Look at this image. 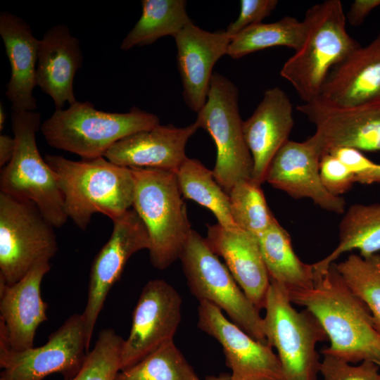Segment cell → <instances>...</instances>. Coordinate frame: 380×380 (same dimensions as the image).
<instances>
[{
  "instance_id": "cell-5",
  "label": "cell",
  "mask_w": 380,
  "mask_h": 380,
  "mask_svg": "<svg viewBox=\"0 0 380 380\" xmlns=\"http://www.w3.org/2000/svg\"><path fill=\"white\" fill-rule=\"evenodd\" d=\"M135 179L132 208L145 224L152 265L163 270L177 259L192 231L176 173L132 168Z\"/></svg>"
},
{
  "instance_id": "cell-3",
  "label": "cell",
  "mask_w": 380,
  "mask_h": 380,
  "mask_svg": "<svg viewBox=\"0 0 380 380\" xmlns=\"http://www.w3.org/2000/svg\"><path fill=\"white\" fill-rule=\"evenodd\" d=\"M305 39L282 66L280 75L293 87L304 103L318 99L331 70L360 44L347 32L339 0L318 3L305 13Z\"/></svg>"
},
{
  "instance_id": "cell-13",
  "label": "cell",
  "mask_w": 380,
  "mask_h": 380,
  "mask_svg": "<svg viewBox=\"0 0 380 380\" xmlns=\"http://www.w3.org/2000/svg\"><path fill=\"white\" fill-rule=\"evenodd\" d=\"M182 298L163 279L148 281L132 312L129 336L120 356V371L144 358L166 342L173 340L181 321Z\"/></svg>"
},
{
  "instance_id": "cell-6",
  "label": "cell",
  "mask_w": 380,
  "mask_h": 380,
  "mask_svg": "<svg viewBox=\"0 0 380 380\" xmlns=\"http://www.w3.org/2000/svg\"><path fill=\"white\" fill-rule=\"evenodd\" d=\"M11 124L16 147L11 161L1 169L0 191L33 202L55 228H60L68 218L56 177L37 148L40 114L12 111Z\"/></svg>"
},
{
  "instance_id": "cell-17",
  "label": "cell",
  "mask_w": 380,
  "mask_h": 380,
  "mask_svg": "<svg viewBox=\"0 0 380 380\" xmlns=\"http://www.w3.org/2000/svg\"><path fill=\"white\" fill-rule=\"evenodd\" d=\"M174 39L184 101L198 113L207 101L213 67L227 54L231 38L225 30L209 32L191 21Z\"/></svg>"
},
{
  "instance_id": "cell-1",
  "label": "cell",
  "mask_w": 380,
  "mask_h": 380,
  "mask_svg": "<svg viewBox=\"0 0 380 380\" xmlns=\"http://www.w3.org/2000/svg\"><path fill=\"white\" fill-rule=\"evenodd\" d=\"M292 303L311 312L324 328L327 353L350 362L370 361L380 367V334L366 305L347 286L334 262L314 273L313 286L287 291Z\"/></svg>"
},
{
  "instance_id": "cell-8",
  "label": "cell",
  "mask_w": 380,
  "mask_h": 380,
  "mask_svg": "<svg viewBox=\"0 0 380 380\" xmlns=\"http://www.w3.org/2000/svg\"><path fill=\"white\" fill-rule=\"evenodd\" d=\"M191 293L224 311L254 339L267 343L260 310L247 297L205 238L192 229L179 257Z\"/></svg>"
},
{
  "instance_id": "cell-4",
  "label": "cell",
  "mask_w": 380,
  "mask_h": 380,
  "mask_svg": "<svg viewBox=\"0 0 380 380\" xmlns=\"http://www.w3.org/2000/svg\"><path fill=\"white\" fill-rule=\"evenodd\" d=\"M159 124L156 115L135 106L127 113H109L77 101L65 110L56 109L40 129L49 146L89 160L103 157L118 141Z\"/></svg>"
},
{
  "instance_id": "cell-12",
  "label": "cell",
  "mask_w": 380,
  "mask_h": 380,
  "mask_svg": "<svg viewBox=\"0 0 380 380\" xmlns=\"http://www.w3.org/2000/svg\"><path fill=\"white\" fill-rule=\"evenodd\" d=\"M112 221L111 235L92 262L86 307L82 313L88 349L109 291L120 279L129 258L150 246L146 227L134 209Z\"/></svg>"
},
{
  "instance_id": "cell-33",
  "label": "cell",
  "mask_w": 380,
  "mask_h": 380,
  "mask_svg": "<svg viewBox=\"0 0 380 380\" xmlns=\"http://www.w3.org/2000/svg\"><path fill=\"white\" fill-rule=\"evenodd\" d=\"M125 340L112 329L100 331L94 348L72 378L68 380H115L120 371V356Z\"/></svg>"
},
{
  "instance_id": "cell-22",
  "label": "cell",
  "mask_w": 380,
  "mask_h": 380,
  "mask_svg": "<svg viewBox=\"0 0 380 380\" xmlns=\"http://www.w3.org/2000/svg\"><path fill=\"white\" fill-rule=\"evenodd\" d=\"M316 100L339 108L380 101V34L331 70Z\"/></svg>"
},
{
  "instance_id": "cell-41",
  "label": "cell",
  "mask_w": 380,
  "mask_h": 380,
  "mask_svg": "<svg viewBox=\"0 0 380 380\" xmlns=\"http://www.w3.org/2000/svg\"><path fill=\"white\" fill-rule=\"evenodd\" d=\"M205 380H231V374L227 373H221L217 376H208Z\"/></svg>"
},
{
  "instance_id": "cell-36",
  "label": "cell",
  "mask_w": 380,
  "mask_h": 380,
  "mask_svg": "<svg viewBox=\"0 0 380 380\" xmlns=\"http://www.w3.org/2000/svg\"><path fill=\"white\" fill-rule=\"evenodd\" d=\"M277 4V0H241L239 15L227 26L226 32L232 39L248 27L262 23Z\"/></svg>"
},
{
  "instance_id": "cell-16",
  "label": "cell",
  "mask_w": 380,
  "mask_h": 380,
  "mask_svg": "<svg viewBox=\"0 0 380 380\" xmlns=\"http://www.w3.org/2000/svg\"><path fill=\"white\" fill-rule=\"evenodd\" d=\"M321 158L311 137L303 142L289 140L272 158L265 182L294 198H308L325 210L341 214L346 202L323 186L319 175Z\"/></svg>"
},
{
  "instance_id": "cell-21",
  "label": "cell",
  "mask_w": 380,
  "mask_h": 380,
  "mask_svg": "<svg viewBox=\"0 0 380 380\" xmlns=\"http://www.w3.org/2000/svg\"><path fill=\"white\" fill-rule=\"evenodd\" d=\"M206 241L225 261L232 275L254 305L264 309L270 279L258 238L241 229H228L220 224L207 225Z\"/></svg>"
},
{
  "instance_id": "cell-19",
  "label": "cell",
  "mask_w": 380,
  "mask_h": 380,
  "mask_svg": "<svg viewBox=\"0 0 380 380\" xmlns=\"http://www.w3.org/2000/svg\"><path fill=\"white\" fill-rule=\"evenodd\" d=\"M198 126L172 124L138 132L113 144L105 153L109 161L129 168H154L176 172L185 160V148Z\"/></svg>"
},
{
  "instance_id": "cell-24",
  "label": "cell",
  "mask_w": 380,
  "mask_h": 380,
  "mask_svg": "<svg viewBox=\"0 0 380 380\" xmlns=\"http://www.w3.org/2000/svg\"><path fill=\"white\" fill-rule=\"evenodd\" d=\"M0 34L11 65L6 95L13 111H33L37 108L33 89L40 40L20 17L9 12L0 15Z\"/></svg>"
},
{
  "instance_id": "cell-35",
  "label": "cell",
  "mask_w": 380,
  "mask_h": 380,
  "mask_svg": "<svg viewBox=\"0 0 380 380\" xmlns=\"http://www.w3.org/2000/svg\"><path fill=\"white\" fill-rule=\"evenodd\" d=\"M319 175L324 188L335 196H341L355 183V175L330 153L321 158Z\"/></svg>"
},
{
  "instance_id": "cell-9",
  "label": "cell",
  "mask_w": 380,
  "mask_h": 380,
  "mask_svg": "<svg viewBox=\"0 0 380 380\" xmlns=\"http://www.w3.org/2000/svg\"><path fill=\"white\" fill-rule=\"evenodd\" d=\"M236 86L225 76L213 72L205 103L195 122L207 131L216 146L213 175L229 194L240 180L252 179L253 162L246 143Z\"/></svg>"
},
{
  "instance_id": "cell-28",
  "label": "cell",
  "mask_w": 380,
  "mask_h": 380,
  "mask_svg": "<svg viewBox=\"0 0 380 380\" xmlns=\"http://www.w3.org/2000/svg\"><path fill=\"white\" fill-rule=\"evenodd\" d=\"M175 173L183 198L208 208L221 226L239 229L231 215L229 195L216 181L213 170L198 160L187 158Z\"/></svg>"
},
{
  "instance_id": "cell-32",
  "label": "cell",
  "mask_w": 380,
  "mask_h": 380,
  "mask_svg": "<svg viewBox=\"0 0 380 380\" xmlns=\"http://www.w3.org/2000/svg\"><path fill=\"white\" fill-rule=\"evenodd\" d=\"M260 186L253 179H243L236 182L228 194L234 223L258 238L276 220Z\"/></svg>"
},
{
  "instance_id": "cell-27",
  "label": "cell",
  "mask_w": 380,
  "mask_h": 380,
  "mask_svg": "<svg viewBox=\"0 0 380 380\" xmlns=\"http://www.w3.org/2000/svg\"><path fill=\"white\" fill-rule=\"evenodd\" d=\"M142 13L123 39L120 49L151 44L158 39L175 37L191 22L184 0H142Z\"/></svg>"
},
{
  "instance_id": "cell-37",
  "label": "cell",
  "mask_w": 380,
  "mask_h": 380,
  "mask_svg": "<svg viewBox=\"0 0 380 380\" xmlns=\"http://www.w3.org/2000/svg\"><path fill=\"white\" fill-rule=\"evenodd\" d=\"M329 153L336 157L355 175L374 167L376 164L365 156L360 151L353 148H336Z\"/></svg>"
},
{
  "instance_id": "cell-31",
  "label": "cell",
  "mask_w": 380,
  "mask_h": 380,
  "mask_svg": "<svg viewBox=\"0 0 380 380\" xmlns=\"http://www.w3.org/2000/svg\"><path fill=\"white\" fill-rule=\"evenodd\" d=\"M115 380H200L173 340L134 365L120 371Z\"/></svg>"
},
{
  "instance_id": "cell-29",
  "label": "cell",
  "mask_w": 380,
  "mask_h": 380,
  "mask_svg": "<svg viewBox=\"0 0 380 380\" xmlns=\"http://www.w3.org/2000/svg\"><path fill=\"white\" fill-rule=\"evenodd\" d=\"M306 34L305 22L285 16L271 23L248 27L231 39L227 54L239 59L251 53L274 46H286L296 51L301 46Z\"/></svg>"
},
{
  "instance_id": "cell-30",
  "label": "cell",
  "mask_w": 380,
  "mask_h": 380,
  "mask_svg": "<svg viewBox=\"0 0 380 380\" xmlns=\"http://www.w3.org/2000/svg\"><path fill=\"white\" fill-rule=\"evenodd\" d=\"M336 265L347 286L370 311L380 334V255L362 258L352 253Z\"/></svg>"
},
{
  "instance_id": "cell-23",
  "label": "cell",
  "mask_w": 380,
  "mask_h": 380,
  "mask_svg": "<svg viewBox=\"0 0 380 380\" xmlns=\"http://www.w3.org/2000/svg\"><path fill=\"white\" fill-rule=\"evenodd\" d=\"M82 62L80 42L65 25L51 27L40 40L36 84L52 99L56 109L77 101L73 82Z\"/></svg>"
},
{
  "instance_id": "cell-18",
  "label": "cell",
  "mask_w": 380,
  "mask_h": 380,
  "mask_svg": "<svg viewBox=\"0 0 380 380\" xmlns=\"http://www.w3.org/2000/svg\"><path fill=\"white\" fill-rule=\"evenodd\" d=\"M49 261H38L13 284L0 281V324L13 350L33 348L37 328L48 319V304L41 297L40 286L43 277L50 270Z\"/></svg>"
},
{
  "instance_id": "cell-10",
  "label": "cell",
  "mask_w": 380,
  "mask_h": 380,
  "mask_svg": "<svg viewBox=\"0 0 380 380\" xmlns=\"http://www.w3.org/2000/svg\"><path fill=\"white\" fill-rule=\"evenodd\" d=\"M54 228L33 202L0 191V281L13 284L50 260L58 251Z\"/></svg>"
},
{
  "instance_id": "cell-42",
  "label": "cell",
  "mask_w": 380,
  "mask_h": 380,
  "mask_svg": "<svg viewBox=\"0 0 380 380\" xmlns=\"http://www.w3.org/2000/svg\"><path fill=\"white\" fill-rule=\"evenodd\" d=\"M6 122V113L3 104H0V130L1 131L4 127Z\"/></svg>"
},
{
  "instance_id": "cell-38",
  "label": "cell",
  "mask_w": 380,
  "mask_h": 380,
  "mask_svg": "<svg viewBox=\"0 0 380 380\" xmlns=\"http://www.w3.org/2000/svg\"><path fill=\"white\" fill-rule=\"evenodd\" d=\"M379 6H380V0H355L346 18L352 26H359L372 11Z\"/></svg>"
},
{
  "instance_id": "cell-39",
  "label": "cell",
  "mask_w": 380,
  "mask_h": 380,
  "mask_svg": "<svg viewBox=\"0 0 380 380\" xmlns=\"http://www.w3.org/2000/svg\"><path fill=\"white\" fill-rule=\"evenodd\" d=\"M16 147L14 137L7 134L0 135V167L6 165L12 159Z\"/></svg>"
},
{
  "instance_id": "cell-34",
  "label": "cell",
  "mask_w": 380,
  "mask_h": 380,
  "mask_svg": "<svg viewBox=\"0 0 380 380\" xmlns=\"http://www.w3.org/2000/svg\"><path fill=\"white\" fill-rule=\"evenodd\" d=\"M322 355L319 372L324 380H380L379 366L372 362L363 361L355 366L334 355Z\"/></svg>"
},
{
  "instance_id": "cell-25",
  "label": "cell",
  "mask_w": 380,
  "mask_h": 380,
  "mask_svg": "<svg viewBox=\"0 0 380 380\" xmlns=\"http://www.w3.org/2000/svg\"><path fill=\"white\" fill-rule=\"evenodd\" d=\"M258 241L270 279L282 285L286 291L313 286L312 264L304 263L297 256L289 233L277 219L258 237Z\"/></svg>"
},
{
  "instance_id": "cell-7",
  "label": "cell",
  "mask_w": 380,
  "mask_h": 380,
  "mask_svg": "<svg viewBox=\"0 0 380 380\" xmlns=\"http://www.w3.org/2000/svg\"><path fill=\"white\" fill-rule=\"evenodd\" d=\"M263 329L267 343L277 351L283 380H317L321 361L317 344L329 340L316 317L297 311L286 289L270 279Z\"/></svg>"
},
{
  "instance_id": "cell-2",
  "label": "cell",
  "mask_w": 380,
  "mask_h": 380,
  "mask_svg": "<svg viewBox=\"0 0 380 380\" xmlns=\"http://www.w3.org/2000/svg\"><path fill=\"white\" fill-rule=\"evenodd\" d=\"M44 160L56 177L68 218L80 229L87 228L95 213L113 220L132 207L135 179L132 168L104 157L75 161L46 154Z\"/></svg>"
},
{
  "instance_id": "cell-26",
  "label": "cell",
  "mask_w": 380,
  "mask_h": 380,
  "mask_svg": "<svg viewBox=\"0 0 380 380\" xmlns=\"http://www.w3.org/2000/svg\"><path fill=\"white\" fill-rule=\"evenodd\" d=\"M338 238L334 251L312 264L315 273L325 271L348 251L357 249L362 258L380 251V203L350 205L340 222Z\"/></svg>"
},
{
  "instance_id": "cell-20",
  "label": "cell",
  "mask_w": 380,
  "mask_h": 380,
  "mask_svg": "<svg viewBox=\"0 0 380 380\" xmlns=\"http://www.w3.org/2000/svg\"><path fill=\"white\" fill-rule=\"evenodd\" d=\"M294 124L293 106L279 87L267 89L253 113L243 122V136L252 156V179L265 182L267 168L278 151L289 140Z\"/></svg>"
},
{
  "instance_id": "cell-15",
  "label": "cell",
  "mask_w": 380,
  "mask_h": 380,
  "mask_svg": "<svg viewBox=\"0 0 380 380\" xmlns=\"http://www.w3.org/2000/svg\"><path fill=\"white\" fill-rule=\"evenodd\" d=\"M297 110L315 125L311 137L322 157L340 147L380 151V101L339 108L315 100Z\"/></svg>"
},
{
  "instance_id": "cell-40",
  "label": "cell",
  "mask_w": 380,
  "mask_h": 380,
  "mask_svg": "<svg viewBox=\"0 0 380 380\" xmlns=\"http://www.w3.org/2000/svg\"><path fill=\"white\" fill-rule=\"evenodd\" d=\"M355 182L364 184L380 182V165L376 164L374 167L355 175Z\"/></svg>"
},
{
  "instance_id": "cell-14",
  "label": "cell",
  "mask_w": 380,
  "mask_h": 380,
  "mask_svg": "<svg viewBox=\"0 0 380 380\" xmlns=\"http://www.w3.org/2000/svg\"><path fill=\"white\" fill-rule=\"evenodd\" d=\"M198 327L222 346L231 380H283L281 363L272 347L260 342L227 319L213 304L198 306Z\"/></svg>"
},
{
  "instance_id": "cell-11",
  "label": "cell",
  "mask_w": 380,
  "mask_h": 380,
  "mask_svg": "<svg viewBox=\"0 0 380 380\" xmlns=\"http://www.w3.org/2000/svg\"><path fill=\"white\" fill-rule=\"evenodd\" d=\"M88 353L82 314L69 317L42 346L23 351L11 348L0 325V380H43L53 373L68 380L80 371Z\"/></svg>"
}]
</instances>
